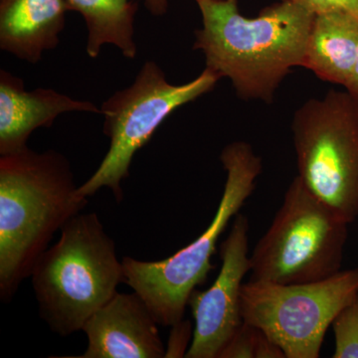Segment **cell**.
<instances>
[{
    "instance_id": "cell-1",
    "label": "cell",
    "mask_w": 358,
    "mask_h": 358,
    "mask_svg": "<svg viewBox=\"0 0 358 358\" xmlns=\"http://www.w3.org/2000/svg\"><path fill=\"white\" fill-rule=\"evenodd\" d=\"M195 2L202 27L193 50L203 54L206 68L230 80L238 98L272 103L291 70L303 67L315 14L282 0L252 18L240 13L238 0Z\"/></svg>"
},
{
    "instance_id": "cell-2",
    "label": "cell",
    "mask_w": 358,
    "mask_h": 358,
    "mask_svg": "<svg viewBox=\"0 0 358 358\" xmlns=\"http://www.w3.org/2000/svg\"><path fill=\"white\" fill-rule=\"evenodd\" d=\"M69 160L26 147L0 155V299L13 300L57 231L88 205Z\"/></svg>"
},
{
    "instance_id": "cell-3",
    "label": "cell",
    "mask_w": 358,
    "mask_h": 358,
    "mask_svg": "<svg viewBox=\"0 0 358 358\" xmlns=\"http://www.w3.org/2000/svg\"><path fill=\"white\" fill-rule=\"evenodd\" d=\"M32 287L41 319L66 338L117 293L124 282L115 243L96 213H79L34 266Z\"/></svg>"
},
{
    "instance_id": "cell-4",
    "label": "cell",
    "mask_w": 358,
    "mask_h": 358,
    "mask_svg": "<svg viewBox=\"0 0 358 358\" xmlns=\"http://www.w3.org/2000/svg\"><path fill=\"white\" fill-rule=\"evenodd\" d=\"M226 173L222 196L207 229L192 243L160 261L122 259L124 282L140 294L159 326L173 327L183 320L190 296L213 270L211 259L219 238L255 189L262 173V159L246 141L223 148Z\"/></svg>"
},
{
    "instance_id": "cell-5",
    "label": "cell",
    "mask_w": 358,
    "mask_h": 358,
    "mask_svg": "<svg viewBox=\"0 0 358 358\" xmlns=\"http://www.w3.org/2000/svg\"><path fill=\"white\" fill-rule=\"evenodd\" d=\"M348 225L296 176L270 228L250 256V280L308 284L338 274Z\"/></svg>"
},
{
    "instance_id": "cell-6",
    "label": "cell",
    "mask_w": 358,
    "mask_h": 358,
    "mask_svg": "<svg viewBox=\"0 0 358 358\" xmlns=\"http://www.w3.org/2000/svg\"><path fill=\"white\" fill-rule=\"evenodd\" d=\"M292 134L298 176L346 222L358 219V99L331 90L294 112Z\"/></svg>"
},
{
    "instance_id": "cell-7",
    "label": "cell",
    "mask_w": 358,
    "mask_h": 358,
    "mask_svg": "<svg viewBox=\"0 0 358 358\" xmlns=\"http://www.w3.org/2000/svg\"><path fill=\"white\" fill-rule=\"evenodd\" d=\"M220 79L205 67L192 81L173 85L155 61H147L131 86L115 92L101 106L105 117L103 131L110 138V148L95 173L78 187L80 194L89 199L107 187L121 202L122 182L129 178L136 152L174 110L211 92Z\"/></svg>"
},
{
    "instance_id": "cell-8",
    "label": "cell",
    "mask_w": 358,
    "mask_h": 358,
    "mask_svg": "<svg viewBox=\"0 0 358 358\" xmlns=\"http://www.w3.org/2000/svg\"><path fill=\"white\" fill-rule=\"evenodd\" d=\"M358 296V268L308 284L244 282L243 322L277 343L286 358H317L327 329Z\"/></svg>"
},
{
    "instance_id": "cell-9",
    "label": "cell",
    "mask_w": 358,
    "mask_h": 358,
    "mask_svg": "<svg viewBox=\"0 0 358 358\" xmlns=\"http://www.w3.org/2000/svg\"><path fill=\"white\" fill-rule=\"evenodd\" d=\"M220 255L222 265L215 282L206 291L194 289L188 301L194 329L187 358H218L243 324L241 292L250 272L249 220L243 214L235 216Z\"/></svg>"
},
{
    "instance_id": "cell-10",
    "label": "cell",
    "mask_w": 358,
    "mask_h": 358,
    "mask_svg": "<svg viewBox=\"0 0 358 358\" xmlns=\"http://www.w3.org/2000/svg\"><path fill=\"white\" fill-rule=\"evenodd\" d=\"M140 294L117 292L84 324L88 348L77 358H162L166 348Z\"/></svg>"
},
{
    "instance_id": "cell-11",
    "label": "cell",
    "mask_w": 358,
    "mask_h": 358,
    "mask_svg": "<svg viewBox=\"0 0 358 358\" xmlns=\"http://www.w3.org/2000/svg\"><path fill=\"white\" fill-rule=\"evenodd\" d=\"M69 112L101 114V108L52 89L26 91L22 79L0 71V155L28 147L35 129L50 128L58 115Z\"/></svg>"
},
{
    "instance_id": "cell-12",
    "label": "cell",
    "mask_w": 358,
    "mask_h": 358,
    "mask_svg": "<svg viewBox=\"0 0 358 358\" xmlns=\"http://www.w3.org/2000/svg\"><path fill=\"white\" fill-rule=\"evenodd\" d=\"M67 0H0V48L36 64L60 43Z\"/></svg>"
},
{
    "instance_id": "cell-13",
    "label": "cell",
    "mask_w": 358,
    "mask_h": 358,
    "mask_svg": "<svg viewBox=\"0 0 358 358\" xmlns=\"http://www.w3.org/2000/svg\"><path fill=\"white\" fill-rule=\"evenodd\" d=\"M358 48V18L343 11L315 14L303 68L322 81L345 88Z\"/></svg>"
},
{
    "instance_id": "cell-14",
    "label": "cell",
    "mask_w": 358,
    "mask_h": 358,
    "mask_svg": "<svg viewBox=\"0 0 358 358\" xmlns=\"http://www.w3.org/2000/svg\"><path fill=\"white\" fill-rule=\"evenodd\" d=\"M71 11L81 14L88 29L86 51L96 58L103 45H113L127 59L136 58L134 20L136 0H67Z\"/></svg>"
},
{
    "instance_id": "cell-15",
    "label": "cell",
    "mask_w": 358,
    "mask_h": 358,
    "mask_svg": "<svg viewBox=\"0 0 358 358\" xmlns=\"http://www.w3.org/2000/svg\"><path fill=\"white\" fill-rule=\"evenodd\" d=\"M336 338L334 358H358V296L331 324Z\"/></svg>"
},
{
    "instance_id": "cell-16",
    "label": "cell",
    "mask_w": 358,
    "mask_h": 358,
    "mask_svg": "<svg viewBox=\"0 0 358 358\" xmlns=\"http://www.w3.org/2000/svg\"><path fill=\"white\" fill-rule=\"evenodd\" d=\"M267 334L243 322L226 343L218 358H260Z\"/></svg>"
},
{
    "instance_id": "cell-17",
    "label": "cell",
    "mask_w": 358,
    "mask_h": 358,
    "mask_svg": "<svg viewBox=\"0 0 358 358\" xmlns=\"http://www.w3.org/2000/svg\"><path fill=\"white\" fill-rule=\"evenodd\" d=\"M169 345L164 357H185L189 350V341H192V324L189 320H181L171 327Z\"/></svg>"
},
{
    "instance_id": "cell-18",
    "label": "cell",
    "mask_w": 358,
    "mask_h": 358,
    "mask_svg": "<svg viewBox=\"0 0 358 358\" xmlns=\"http://www.w3.org/2000/svg\"><path fill=\"white\" fill-rule=\"evenodd\" d=\"M298 4L313 14L343 11L358 18V0H282Z\"/></svg>"
},
{
    "instance_id": "cell-19",
    "label": "cell",
    "mask_w": 358,
    "mask_h": 358,
    "mask_svg": "<svg viewBox=\"0 0 358 358\" xmlns=\"http://www.w3.org/2000/svg\"><path fill=\"white\" fill-rule=\"evenodd\" d=\"M145 6L152 15L162 16L166 13L169 2L167 0H145Z\"/></svg>"
},
{
    "instance_id": "cell-20",
    "label": "cell",
    "mask_w": 358,
    "mask_h": 358,
    "mask_svg": "<svg viewBox=\"0 0 358 358\" xmlns=\"http://www.w3.org/2000/svg\"><path fill=\"white\" fill-rule=\"evenodd\" d=\"M343 89L346 90L348 93L352 94V96H357L358 99V48L357 59H355L352 75H350V79H348V83H346Z\"/></svg>"
},
{
    "instance_id": "cell-21",
    "label": "cell",
    "mask_w": 358,
    "mask_h": 358,
    "mask_svg": "<svg viewBox=\"0 0 358 358\" xmlns=\"http://www.w3.org/2000/svg\"><path fill=\"white\" fill-rule=\"evenodd\" d=\"M194 1H195V0H194ZM219 1H224V0H219Z\"/></svg>"
}]
</instances>
